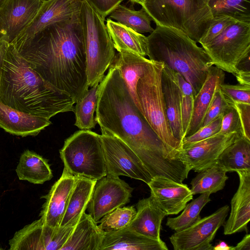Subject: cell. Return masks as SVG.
Here are the masks:
<instances>
[{"label": "cell", "mask_w": 250, "mask_h": 250, "mask_svg": "<svg viewBox=\"0 0 250 250\" xmlns=\"http://www.w3.org/2000/svg\"><path fill=\"white\" fill-rule=\"evenodd\" d=\"M95 119L102 133L114 136L128 146L152 178L179 183L190 170L161 140L136 105L120 70L111 64L99 83Z\"/></svg>", "instance_id": "cell-1"}, {"label": "cell", "mask_w": 250, "mask_h": 250, "mask_svg": "<svg viewBox=\"0 0 250 250\" xmlns=\"http://www.w3.org/2000/svg\"><path fill=\"white\" fill-rule=\"evenodd\" d=\"M190 182L192 194L211 193L223 189L229 177L217 163L198 172Z\"/></svg>", "instance_id": "cell-31"}, {"label": "cell", "mask_w": 250, "mask_h": 250, "mask_svg": "<svg viewBox=\"0 0 250 250\" xmlns=\"http://www.w3.org/2000/svg\"><path fill=\"white\" fill-rule=\"evenodd\" d=\"M219 86L215 90L212 100L207 110L202 127L210 123L220 115H223L228 109L232 106L224 99L219 88Z\"/></svg>", "instance_id": "cell-41"}, {"label": "cell", "mask_w": 250, "mask_h": 250, "mask_svg": "<svg viewBox=\"0 0 250 250\" xmlns=\"http://www.w3.org/2000/svg\"><path fill=\"white\" fill-rule=\"evenodd\" d=\"M8 46L9 43L3 40L0 39V80L1 68Z\"/></svg>", "instance_id": "cell-47"}, {"label": "cell", "mask_w": 250, "mask_h": 250, "mask_svg": "<svg viewBox=\"0 0 250 250\" xmlns=\"http://www.w3.org/2000/svg\"><path fill=\"white\" fill-rule=\"evenodd\" d=\"M219 88L227 102L231 106L234 103H250V85L241 84H220Z\"/></svg>", "instance_id": "cell-38"}, {"label": "cell", "mask_w": 250, "mask_h": 250, "mask_svg": "<svg viewBox=\"0 0 250 250\" xmlns=\"http://www.w3.org/2000/svg\"><path fill=\"white\" fill-rule=\"evenodd\" d=\"M181 92V121L184 138L188 130L194 110L195 92L183 77L176 72Z\"/></svg>", "instance_id": "cell-36"}, {"label": "cell", "mask_w": 250, "mask_h": 250, "mask_svg": "<svg viewBox=\"0 0 250 250\" xmlns=\"http://www.w3.org/2000/svg\"><path fill=\"white\" fill-rule=\"evenodd\" d=\"M124 0H87L104 19Z\"/></svg>", "instance_id": "cell-44"}, {"label": "cell", "mask_w": 250, "mask_h": 250, "mask_svg": "<svg viewBox=\"0 0 250 250\" xmlns=\"http://www.w3.org/2000/svg\"><path fill=\"white\" fill-rule=\"evenodd\" d=\"M222 117L223 115H220L192 135L185 137L182 141V148H186L216 134L220 129Z\"/></svg>", "instance_id": "cell-39"}, {"label": "cell", "mask_w": 250, "mask_h": 250, "mask_svg": "<svg viewBox=\"0 0 250 250\" xmlns=\"http://www.w3.org/2000/svg\"><path fill=\"white\" fill-rule=\"evenodd\" d=\"M42 0H7L0 8V39L11 43L36 16Z\"/></svg>", "instance_id": "cell-15"}, {"label": "cell", "mask_w": 250, "mask_h": 250, "mask_svg": "<svg viewBox=\"0 0 250 250\" xmlns=\"http://www.w3.org/2000/svg\"><path fill=\"white\" fill-rule=\"evenodd\" d=\"M150 62V60L144 56L122 51L116 53L111 63L120 70L136 105L140 110L136 92V85Z\"/></svg>", "instance_id": "cell-28"}, {"label": "cell", "mask_w": 250, "mask_h": 250, "mask_svg": "<svg viewBox=\"0 0 250 250\" xmlns=\"http://www.w3.org/2000/svg\"><path fill=\"white\" fill-rule=\"evenodd\" d=\"M233 246H229L225 242L220 241L215 246L213 247V250H232Z\"/></svg>", "instance_id": "cell-48"}, {"label": "cell", "mask_w": 250, "mask_h": 250, "mask_svg": "<svg viewBox=\"0 0 250 250\" xmlns=\"http://www.w3.org/2000/svg\"><path fill=\"white\" fill-rule=\"evenodd\" d=\"M164 63L151 60L138 80L136 92L142 112L161 140L179 156L182 142L170 129L166 111L162 89L161 77Z\"/></svg>", "instance_id": "cell-7"}, {"label": "cell", "mask_w": 250, "mask_h": 250, "mask_svg": "<svg viewBox=\"0 0 250 250\" xmlns=\"http://www.w3.org/2000/svg\"><path fill=\"white\" fill-rule=\"evenodd\" d=\"M46 0H42V1H46Z\"/></svg>", "instance_id": "cell-52"}, {"label": "cell", "mask_w": 250, "mask_h": 250, "mask_svg": "<svg viewBox=\"0 0 250 250\" xmlns=\"http://www.w3.org/2000/svg\"><path fill=\"white\" fill-rule=\"evenodd\" d=\"M229 210L228 205L200 218L190 227L176 231L169 237L174 250H211V242L224 225Z\"/></svg>", "instance_id": "cell-11"}, {"label": "cell", "mask_w": 250, "mask_h": 250, "mask_svg": "<svg viewBox=\"0 0 250 250\" xmlns=\"http://www.w3.org/2000/svg\"><path fill=\"white\" fill-rule=\"evenodd\" d=\"M223 70L212 65L202 87L195 95L194 110L186 136L192 135L202 126L207 110L218 86L224 82Z\"/></svg>", "instance_id": "cell-24"}, {"label": "cell", "mask_w": 250, "mask_h": 250, "mask_svg": "<svg viewBox=\"0 0 250 250\" xmlns=\"http://www.w3.org/2000/svg\"><path fill=\"white\" fill-rule=\"evenodd\" d=\"M16 172L20 180L34 184H42L53 177L48 161L28 149L21 154Z\"/></svg>", "instance_id": "cell-29"}, {"label": "cell", "mask_w": 250, "mask_h": 250, "mask_svg": "<svg viewBox=\"0 0 250 250\" xmlns=\"http://www.w3.org/2000/svg\"><path fill=\"white\" fill-rule=\"evenodd\" d=\"M51 124L46 118L18 111L0 102V127L10 134L36 136Z\"/></svg>", "instance_id": "cell-20"}, {"label": "cell", "mask_w": 250, "mask_h": 250, "mask_svg": "<svg viewBox=\"0 0 250 250\" xmlns=\"http://www.w3.org/2000/svg\"><path fill=\"white\" fill-rule=\"evenodd\" d=\"M60 154L64 168L75 177L97 181L106 175L101 135L91 130L74 133L64 141Z\"/></svg>", "instance_id": "cell-8"}, {"label": "cell", "mask_w": 250, "mask_h": 250, "mask_svg": "<svg viewBox=\"0 0 250 250\" xmlns=\"http://www.w3.org/2000/svg\"><path fill=\"white\" fill-rule=\"evenodd\" d=\"M149 59L162 62L199 91L213 65L202 47L177 29L157 25L147 37Z\"/></svg>", "instance_id": "cell-4"}, {"label": "cell", "mask_w": 250, "mask_h": 250, "mask_svg": "<svg viewBox=\"0 0 250 250\" xmlns=\"http://www.w3.org/2000/svg\"><path fill=\"white\" fill-rule=\"evenodd\" d=\"M202 47L213 65L235 76L240 63L250 56V23L237 21Z\"/></svg>", "instance_id": "cell-9"}, {"label": "cell", "mask_w": 250, "mask_h": 250, "mask_svg": "<svg viewBox=\"0 0 250 250\" xmlns=\"http://www.w3.org/2000/svg\"><path fill=\"white\" fill-rule=\"evenodd\" d=\"M232 250H250V234H247L236 246H233Z\"/></svg>", "instance_id": "cell-46"}, {"label": "cell", "mask_w": 250, "mask_h": 250, "mask_svg": "<svg viewBox=\"0 0 250 250\" xmlns=\"http://www.w3.org/2000/svg\"><path fill=\"white\" fill-rule=\"evenodd\" d=\"M141 5L156 25L177 29L196 42L213 18L203 0H145Z\"/></svg>", "instance_id": "cell-5"}, {"label": "cell", "mask_w": 250, "mask_h": 250, "mask_svg": "<svg viewBox=\"0 0 250 250\" xmlns=\"http://www.w3.org/2000/svg\"><path fill=\"white\" fill-rule=\"evenodd\" d=\"M136 213L133 206L120 207L102 217L98 222V226L104 232L121 229L128 226Z\"/></svg>", "instance_id": "cell-37"}, {"label": "cell", "mask_w": 250, "mask_h": 250, "mask_svg": "<svg viewBox=\"0 0 250 250\" xmlns=\"http://www.w3.org/2000/svg\"><path fill=\"white\" fill-rule=\"evenodd\" d=\"M136 213L128 229L150 239L161 241L160 231L163 219L167 215L149 196L140 200Z\"/></svg>", "instance_id": "cell-22"}, {"label": "cell", "mask_w": 250, "mask_h": 250, "mask_svg": "<svg viewBox=\"0 0 250 250\" xmlns=\"http://www.w3.org/2000/svg\"><path fill=\"white\" fill-rule=\"evenodd\" d=\"M106 175L125 176L147 184L153 178L133 151L118 138L102 133Z\"/></svg>", "instance_id": "cell-10"}, {"label": "cell", "mask_w": 250, "mask_h": 250, "mask_svg": "<svg viewBox=\"0 0 250 250\" xmlns=\"http://www.w3.org/2000/svg\"><path fill=\"white\" fill-rule=\"evenodd\" d=\"M76 177L60 227H74L76 225L86 210L96 182L84 177Z\"/></svg>", "instance_id": "cell-26"}, {"label": "cell", "mask_w": 250, "mask_h": 250, "mask_svg": "<svg viewBox=\"0 0 250 250\" xmlns=\"http://www.w3.org/2000/svg\"><path fill=\"white\" fill-rule=\"evenodd\" d=\"M232 106L239 116L242 136L250 141V103H234Z\"/></svg>", "instance_id": "cell-43"}, {"label": "cell", "mask_w": 250, "mask_h": 250, "mask_svg": "<svg viewBox=\"0 0 250 250\" xmlns=\"http://www.w3.org/2000/svg\"><path fill=\"white\" fill-rule=\"evenodd\" d=\"M237 21H238L228 16L213 17L199 43L201 45L208 43L221 34L228 26Z\"/></svg>", "instance_id": "cell-40"}, {"label": "cell", "mask_w": 250, "mask_h": 250, "mask_svg": "<svg viewBox=\"0 0 250 250\" xmlns=\"http://www.w3.org/2000/svg\"><path fill=\"white\" fill-rule=\"evenodd\" d=\"M166 243L142 236L127 227L104 232L100 250H167Z\"/></svg>", "instance_id": "cell-23"}, {"label": "cell", "mask_w": 250, "mask_h": 250, "mask_svg": "<svg viewBox=\"0 0 250 250\" xmlns=\"http://www.w3.org/2000/svg\"><path fill=\"white\" fill-rule=\"evenodd\" d=\"M206 3L208 4L209 0H203Z\"/></svg>", "instance_id": "cell-51"}, {"label": "cell", "mask_w": 250, "mask_h": 250, "mask_svg": "<svg viewBox=\"0 0 250 250\" xmlns=\"http://www.w3.org/2000/svg\"><path fill=\"white\" fill-rule=\"evenodd\" d=\"M133 189L118 176L106 175L97 180L86 209L98 223L104 216L130 202Z\"/></svg>", "instance_id": "cell-12"}, {"label": "cell", "mask_w": 250, "mask_h": 250, "mask_svg": "<svg viewBox=\"0 0 250 250\" xmlns=\"http://www.w3.org/2000/svg\"><path fill=\"white\" fill-rule=\"evenodd\" d=\"M106 26L115 49L131 52L142 56L148 55L147 37L108 18Z\"/></svg>", "instance_id": "cell-27"}, {"label": "cell", "mask_w": 250, "mask_h": 250, "mask_svg": "<svg viewBox=\"0 0 250 250\" xmlns=\"http://www.w3.org/2000/svg\"><path fill=\"white\" fill-rule=\"evenodd\" d=\"M76 178L63 168L61 177L52 186L48 193L41 197L45 201L39 216L46 225L55 229L60 227Z\"/></svg>", "instance_id": "cell-17"}, {"label": "cell", "mask_w": 250, "mask_h": 250, "mask_svg": "<svg viewBox=\"0 0 250 250\" xmlns=\"http://www.w3.org/2000/svg\"><path fill=\"white\" fill-rule=\"evenodd\" d=\"M161 84L167 121L174 136L181 142L184 137L181 121V92L176 73L164 63Z\"/></svg>", "instance_id": "cell-21"}, {"label": "cell", "mask_w": 250, "mask_h": 250, "mask_svg": "<svg viewBox=\"0 0 250 250\" xmlns=\"http://www.w3.org/2000/svg\"><path fill=\"white\" fill-rule=\"evenodd\" d=\"M97 223L83 213L61 250H100L104 235Z\"/></svg>", "instance_id": "cell-25"}, {"label": "cell", "mask_w": 250, "mask_h": 250, "mask_svg": "<svg viewBox=\"0 0 250 250\" xmlns=\"http://www.w3.org/2000/svg\"><path fill=\"white\" fill-rule=\"evenodd\" d=\"M59 228L44 224L40 218L16 232L9 241L10 250H53Z\"/></svg>", "instance_id": "cell-19"}, {"label": "cell", "mask_w": 250, "mask_h": 250, "mask_svg": "<svg viewBox=\"0 0 250 250\" xmlns=\"http://www.w3.org/2000/svg\"><path fill=\"white\" fill-rule=\"evenodd\" d=\"M99 83L88 89L83 97L76 103L73 112L74 125L80 130H91L97 124L94 117L98 97Z\"/></svg>", "instance_id": "cell-33"}, {"label": "cell", "mask_w": 250, "mask_h": 250, "mask_svg": "<svg viewBox=\"0 0 250 250\" xmlns=\"http://www.w3.org/2000/svg\"><path fill=\"white\" fill-rule=\"evenodd\" d=\"M240 136L241 134L237 132L215 134L182 148L179 157L189 170L199 172L215 164L223 150Z\"/></svg>", "instance_id": "cell-13"}, {"label": "cell", "mask_w": 250, "mask_h": 250, "mask_svg": "<svg viewBox=\"0 0 250 250\" xmlns=\"http://www.w3.org/2000/svg\"><path fill=\"white\" fill-rule=\"evenodd\" d=\"M150 196L167 214H178L193 195L187 185L162 177H153L147 184Z\"/></svg>", "instance_id": "cell-16"}, {"label": "cell", "mask_w": 250, "mask_h": 250, "mask_svg": "<svg viewBox=\"0 0 250 250\" xmlns=\"http://www.w3.org/2000/svg\"><path fill=\"white\" fill-rule=\"evenodd\" d=\"M216 163L227 172L250 170V141L239 136L223 150Z\"/></svg>", "instance_id": "cell-30"}, {"label": "cell", "mask_w": 250, "mask_h": 250, "mask_svg": "<svg viewBox=\"0 0 250 250\" xmlns=\"http://www.w3.org/2000/svg\"><path fill=\"white\" fill-rule=\"evenodd\" d=\"M210 194L206 192L190 203L187 204L183 212L176 217H168L166 225L176 231L183 230L195 223L201 218L200 213L205 206L210 201Z\"/></svg>", "instance_id": "cell-34"}, {"label": "cell", "mask_w": 250, "mask_h": 250, "mask_svg": "<svg viewBox=\"0 0 250 250\" xmlns=\"http://www.w3.org/2000/svg\"><path fill=\"white\" fill-rule=\"evenodd\" d=\"M109 18L140 33H151V17L142 7L139 10L119 4L109 15Z\"/></svg>", "instance_id": "cell-32"}, {"label": "cell", "mask_w": 250, "mask_h": 250, "mask_svg": "<svg viewBox=\"0 0 250 250\" xmlns=\"http://www.w3.org/2000/svg\"><path fill=\"white\" fill-rule=\"evenodd\" d=\"M79 18L84 41L87 83L91 87L103 80L116 53L104 19L87 0L82 1Z\"/></svg>", "instance_id": "cell-6"}, {"label": "cell", "mask_w": 250, "mask_h": 250, "mask_svg": "<svg viewBox=\"0 0 250 250\" xmlns=\"http://www.w3.org/2000/svg\"><path fill=\"white\" fill-rule=\"evenodd\" d=\"M83 0H48L42 1L36 16L11 43L24 41L51 24L79 16Z\"/></svg>", "instance_id": "cell-14"}, {"label": "cell", "mask_w": 250, "mask_h": 250, "mask_svg": "<svg viewBox=\"0 0 250 250\" xmlns=\"http://www.w3.org/2000/svg\"><path fill=\"white\" fill-rule=\"evenodd\" d=\"M233 132L241 134L238 113L233 106H230L223 115L220 129L216 134H228Z\"/></svg>", "instance_id": "cell-42"}, {"label": "cell", "mask_w": 250, "mask_h": 250, "mask_svg": "<svg viewBox=\"0 0 250 250\" xmlns=\"http://www.w3.org/2000/svg\"><path fill=\"white\" fill-rule=\"evenodd\" d=\"M0 102L48 119L74 111L73 99L44 80L9 44L1 68Z\"/></svg>", "instance_id": "cell-3"}, {"label": "cell", "mask_w": 250, "mask_h": 250, "mask_svg": "<svg viewBox=\"0 0 250 250\" xmlns=\"http://www.w3.org/2000/svg\"><path fill=\"white\" fill-rule=\"evenodd\" d=\"M145 0H129V1H131L132 3H136L142 5L144 2Z\"/></svg>", "instance_id": "cell-49"}, {"label": "cell", "mask_w": 250, "mask_h": 250, "mask_svg": "<svg viewBox=\"0 0 250 250\" xmlns=\"http://www.w3.org/2000/svg\"><path fill=\"white\" fill-rule=\"evenodd\" d=\"M213 17L228 16L250 23V0H209Z\"/></svg>", "instance_id": "cell-35"}, {"label": "cell", "mask_w": 250, "mask_h": 250, "mask_svg": "<svg viewBox=\"0 0 250 250\" xmlns=\"http://www.w3.org/2000/svg\"><path fill=\"white\" fill-rule=\"evenodd\" d=\"M239 84L250 85V68H240L235 76Z\"/></svg>", "instance_id": "cell-45"}, {"label": "cell", "mask_w": 250, "mask_h": 250, "mask_svg": "<svg viewBox=\"0 0 250 250\" xmlns=\"http://www.w3.org/2000/svg\"><path fill=\"white\" fill-rule=\"evenodd\" d=\"M11 44L32 68L75 103L87 91L85 49L79 16L49 25L28 39Z\"/></svg>", "instance_id": "cell-2"}, {"label": "cell", "mask_w": 250, "mask_h": 250, "mask_svg": "<svg viewBox=\"0 0 250 250\" xmlns=\"http://www.w3.org/2000/svg\"><path fill=\"white\" fill-rule=\"evenodd\" d=\"M239 178L238 188L230 202L229 216L224 225V233L230 235L245 231L250 220V170L236 172Z\"/></svg>", "instance_id": "cell-18"}, {"label": "cell", "mask_w": 250, "mask_h": 250, "mask_svg": "<svg viewBox=\"0 0 250 250\" xmlns=\"http://www.w3.org/2000/svg\"><path fill=\"white\" fill-rule=\"evenodd\" d=\"M7 0H0V8L4 4Z\"/></svg>", "instance_id": "cell-50"}]
</instances>
